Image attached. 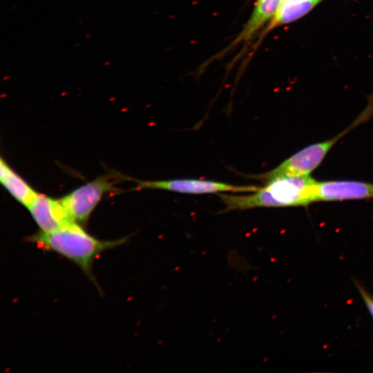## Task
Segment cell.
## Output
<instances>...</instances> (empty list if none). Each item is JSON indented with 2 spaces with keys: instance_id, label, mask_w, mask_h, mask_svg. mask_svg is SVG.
Instances as JSON below:
<instances>
[{
  "instance_id": "ba28073f",
  "label": "cell",
  "mask_w": 373,
  "mask_h": 373,
  "mask_svg": "<svg viewBox=\"0 0 373 373\" xmlns=\"http://www.w3.org/2000/svg\"><path fill=\"white\" fill-rule=\"evenodd\" d=\"M280 2L281 0H256L249 20L227 49L249 41L266 23L269 22Z\"/></svg>"
},
{
  "instance_id": "6da1fadb",
  "label": "cell",
  "mask_w": 373,
  "mask_h": 373,
  "mask_svg": "<svg viewBox=\"0 0 373 373\" xmlns=\"http://www.w3.org/2000/svg\"><path fill=\"white\" fill-rule=\"evenodd\" d=\"M317 181L309 175L279 177L265 182L249 194H218L224 206L222 212L258 207L307 206L316 202Z\"/></svg>"
},
{
  "instance_id": "3957f363",
  "label": "cell",
  "mask_w": 373,
  "mask_h": 373,
  "mask_svg": "<svg viewBox=\"0 0 373 373\" xmlns=\"http://www.w3.org/2000/svg\"><path fill=\"white\" fill-rule=\"evenodd\" d=\"M373 115L372 98L366 108L347 128L332 138L296 152L272 170L258 175L264 182L279 177L309 175L322 162L332 147L347 133Z\"/></svg>"
},
{
  "instance_id": "9c48e42d",
  "label": "cell",
  "mask_w": 373,
  "mask_h": 373,
  "mask_svg": "<svg viewBox=\"0 0 373 373\" xmlns=\"http://www.w3.org/2000/svg\"><path fill=\"white\" fill-rule=\"evenodd\" d=\"M0 181L10 195L27 209L38 195L2 158L0 162Z\"/></svg>"
},
{
  "instance_id": "5b68a950",
  "label": "cell",
  "mask_w": 373,
  "mask_h": 373,
  "mask_svg": "<svg viewBox=\"0 0 373 373\" xmlns=\"http://www.w3.org/2000/svg\"><path fill=\"white\" fill-rule=\"evenodd\" d=\"M136 189H150L165 190L188 194H207L231 192L251 193L258 186L234 185L222 182L200 179H173L166 180H135Z\"/></svg>"
},
{
  "instance_id": "277c9868",
  "label": "cell",
  "mask_w": 373,
  "mask_h": 373,
  "mask_svg": "<svg viewBox=\"0 0 373 373\" xmlns=\"http://www.w3.org/2000/svg\"><path fill=\"white\" fill-rule=\"evenodd\" d=\"M121 180L122 175L116 172L104 174L60 200L74 221L85 222L104 195L117 191L115 184Z\"/></svg>"
},
{
  "instance_id": "8fae6325",
  "label": "cell",
  "mask_w": 373,
  "mask_h": 373,
  "mask_svg": "<svg viewBox=\"0 0 373 373\" xmlns=\"http://www.w3.org/2000/svg\"><path fill=\"white\" fill-rule=\"evenodd\" d=\"M358 290L361 293L362 298L368 309L370 314L373 318V298L371 297L367 292L363 289L360 285H358Z\"/></svg>"
},
{
  "instance_id": "30bf717a",
  "label": "cell",
  "mask_w": 373,
  "mask_h": 373,
  "mask_svg": "<svg viewBox=\"0 0 373 373\" xmlns=\"http://www.w3.org/2000/svg\"><path fill=\"white\" fill-rule=\"evenodd\" d=\"M323 0H281L264 34L272 29L294 21L309 12Z\"/></svg>"
},
{
  "instance_id": "7a4b0ae2",
  "label": "cell",
  "mask_w": 373,
  "mask_h": 373,
  "mask_svg": "<svg viewBox=\"0 0 373 373\" xmlns=\"http://www.w3.org/2000/svg\"><path fill=\"white\" fill-rule=\"evenodd\" d=\"M127 237L113 240H101L87 233L74 222L54 232L40 231L28 240L46 251L59 254L76 264L91 279V266L102 252L124 244Z\"/></svg>"
},
{
  "instance_id": "52a82bcc",
  "label": "cell",
  "mask_w": 373,
  "mask_h": 373,
  "mask_svg": "<svg viewBox=\"0 0 373 373\" xmlns=\"http://www.w3.org/2000/svg\"><path fill=\"white\" fill-rule=\"evenodd\" d=\"M316 202L373 198V183L352 180L317 181Z\"/></svg>"
},
{
  "instance_id": "8992f818",
  "label": "cell",
  "mask_w": 373,
  "mask_h": 373,
  "mask_svg": "<svg viewBox=\"0 0 373 373\" xmlns=\"http://www.w3.org/2000/svg\"><path fill=\"white\" fill-rule=\"evenodd\" d=\"M28 209L44 232H54L75 222L60 199L56 200L43 194L38 193Z\"/></svg>"
}]
</instances>
